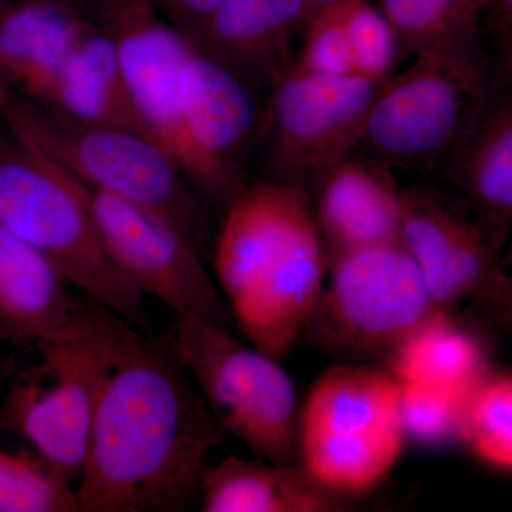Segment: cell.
Segmentation results:
<instances>
[{"instance_id":"cell-10","label":"cell","mask_w":512,"mask_h":512,"mask_svg":"<svg viewBox=\"0 0 512 512\" xmlns=\"http://www.w3.org/2000/svg\"><path fill=\"white\" fill-rule=\"evenodd\" d=\"M384 84V83H383ZM382 83L322 76L293 62L272 83L256 138L269 180L313 192L360 147L370 106Z\"/></svg>"},{"instance_id":"cell-20","label":"cell","mask_w":512,"mask_h":512,"mask_svg":"<svg viewBox=\"0 0 512 512\" xmlns=\"http://www.w3.org/2000/svg\"><path fill=\"white\" fill-rule=\"evenodd\" d=\"M200 495L205 512H332L340 495L326 490L301 466L227 457L207 467Z\"/></svg>"},{"instance_id":"cell-25","label":"cell","mask_w":512,"mask_h":512,"mask_svg":"<svg viewBox=\"0 0 512 512\" xmlns=\"http://www.w3.org/2000/svg\"><path fill=\"white\" fill-rule=\"evenodd\" d=\"M460 440L484 463L512 471V375H488L468 393Z\"/></svg>"},{"instance_id":"cell-24","label":"cell","mask_w":512,"mask_h":512,"mask_svg":"<svg viewBox=\"0 0 512 512\" xmlns=\"http://www.w3.org/2000/svg\"><path fill=\"white\" fill-rule=\"evenodd\" d=\"M77 511V490L63 471L33 448L10 451L0 446V512Z\"/></svg>"},{"instance_id":"cell-23","label":"cell","mask_w":512,"mask_h":512,"mask_svg":"<svg viewBox=\"0 0 512 512\" xmlns=\"http://www.w3.org/2000/svg\"><path fill=\"white\" fill-rule=\"evenodd\" d=\"M380 12L402 55H484L478 0H380Z\"/></svg>"},{"instance_id":"cell-29","label":"cell","mask_w":512,"mask_h":512,"mask_svg":"<svg viewBox=\"0 0 512 512\" xmlns=\"http://www.w3.org/2000/svg\"><path fill=\"white\" fill-rule=\"evenodd\" d=\"M473 302L491 328L512 332V245L501 258L493 281Z\"/></svg>"},{"instance_id":"cell-5","label":"cell","mask_w":512,"mask_h":512,"mask_svg":"<svg viewBox=\"0 0 512 512\" xmlns=\"http://www.w3.org/2000/svg\"><path fill=\"white\" fill-rule=\"evenodd\" d=\"M404 439L399 380L335 366L313 383L299 414V466L332 493H363L392 470Z\"/></svg>"},{"instance_id":"cell-3","label":"cell","mask_w":512,"mask_h":512,"mask_svg":"<svg viewBox=\"0 0 512 512\" xmlns=\"http://www.w3.org/2000/svg\"><path fill=\"white\" fill-rule=\"evenodd\" d=\"M0 224L90 301L150 333L144 295L110 254L82 181L9 131L0 136Z\"/></svg>"},{"instance_id":"cell-1","label":"cell","mask_w":512,"mask_h":512,"mask_svg":"<svg viewBox=\"0 0 512 512\" xmlns=\"http://www.w3.org/2000/svg\"><path fill=\"white\" fill-rule=\"evenodd\" d=\"M101 384L80 512L184 511L225 431L168 342L104 308Z\"/></svg>"},{"instance_id":"cell-12","label":"cell","mask_w":512,"mask_h":512,"mask_svg":"<svg viewBox=\"0 0 512 512\" xmlns=\"http://www.w3.org/2000/svg\"><path fill=\"white\" fill-rule=\"evenodd\" d=\"M82 184L110 254L143 295L160 299L175 315L234 332L231 309L190 239L160 215Z\"/></svg>"},{"instance_id":"cell-16","label":"cell","mask_w":512,"mask_h":512,"mask_svg":"<svg viewBox=\"0 0 512 512\" xmlns=\"http://www.w3.org/2000/svg\"><path fill=\"white\" fill-rule=\"evenodd\" d=\"M308 20L306 0H225L190 40L251 89L271 87L295 62L291 40Z\"/></svg>"},{"instance_id":"cell-8","label":"cell","mask_w":512,"mask_h":512,"mask_svg":"<svg viewBox=\"0 0 512 512\" xmlns=\"http://www.w3.org/2000/svg\"><path fill=\"white\" fill-rule=\"evenodd\" d=\"M39 352V365L6 399L0 426L20 434L70 480H80L106 376L104 306L79 302L69 328Z\"/></svg>"},{"instance_id":"cell-21","label":"cell","mask_w":512,"mask_h":512,"mask_svg":"<svg viewBox=\"0 0 512 512\" xmlns=\"http://www.w3.org/2000/svg\"><path fill=\"white\" fill-rule=\"evenodd\" d=\"M392 375L413 382L468 394L490 375L487 350L476 333L437 311L390 353Z\"/></svg>"},{"instance_id":"cell-6","label":"cell","mask_w":512,"mask_h":512,"mask_svg":"<svg viewBox=\"0 0 512 512\" xmlns=\"http://www.w3.org/2000/svg\"><path fill=\"white\" fill-rule=\"evenodd\" d=\"M167 342L225 433L259 460L299 466L298 394L278 360L190 316L175 315Z\"/></svg>"},{"instance_id":"cell-28","label":"cell","mask_w":512,"mask_h":512,"mask_svg":"<svg viewBox=\"0 0 512 512\" xmlns=\"http://www.w3.org/2000/svg\"><path fill=\"white\" fill-rule=\"evenodd\" d=\"M346 5L348 2L320 10L308 20L296 66L322 76H355L346 30Z\"/></svg>"},{"instance_id":"cell-7","label":"cell","mask_w":512,"mask_h":512,"mask_svg":"<svg viewBox=\"0 0 512 512\" xmlns=\"http://www.w3.org/2000/svg\"><path fill=\"white\" fill-rule=\"evenodd\" d=\"M487 83L484 55L413 57L380 87L359 148L392 168L443 165L476 124Z\"/></svg>"},{"instance_id":"cell-31","label":"cell","mask_w":512,"mask_h":512,"mask_svg":"<svg viewBox=\"0 0 512 512\" xmlns=\"http://www.w3.org/2000/svg\"><path fill=\"white\" fill-rule=\"evenodd\" d=\"M494 28L498 50L508 69L512 70V20L491 23Z\"/></svg>"},{"instance_id":"cell-34","label":"cell","mask_w":512,"mask_h":512,"mask_svg":"<svg viewBox=\"0 0 512 512\" xmlns=\"http://www.w3.org/2000/svg\"><path fill=\"white\" fill-rule=\"evenodd\" d=\"M2 2V0H0ZM9 86L8 80H6L5 73H3L2 64H0V107H2L3 100H5L6 94H8Z\"/></svg>"},{"instance_id":"cell-15","label":"cell","mask_w":512,"mask_h":512,"mask_svg":"<svg viewBox=\"0 0 512 512\" xmlns=\"http://www.w3.org/2000/svg\"><path fill=\"white\" fill-rule=\"evenodd\" d=\"M393 168L353 151L313 192V212L328 261L377 245L400 242L403 190Z\"/></svg>"},{"instance_id":"cell-30","label":"cell","mask_w":512,"mask_h":512,"mask_svg":"<svg viewBox=\"0 0 512 512\" xmlns=\"http://www.w3.org/2000/svg\"><path fill=\"white\" fill-rule=\"evenodd\" d=\"M158 13L173 20L175 28L188 39L207 22L225 0H148Z\"/></svg>"},{"instance_id":"cell-2","label":"cell","mask_w":512,"mask_h":512,"mask_svg":"<svg viewBox=\"0 0 512 512\" xmlns=\"http://www.w3.org/2000/svg\"><path fill=\"white\" fill-rule=\"evenodd\" d=\"M214 269L242 335L276 360L288 355L329 271L308 192L275 180L245 185L227 205Z\"/></svg>"},{"instance_id":"cell-17","label":"cell","mask_w":512,"mask_h":512,"mask_svg":"<svg viewBox=\"0 0 512 512\" xmlns=\"http://www.w3.org/2000/svg\"><path fill=\"white\" fill-rule=\"evenodd\" d=\"M46 256L0 224V339L39 350L69 328L79 302Z\"/></svg>"},{"instance_id":"cell-13","label":"cell","mask_w":512,"mask_h":512,"mask_svg":"<svg viewBox=\"0 0 512 512\" xmlns=\"http://www.w3.org/2000/svg\"><path fill=\"white\" fill-rule=\"evenodd\" d=\"M402 201L400 244L419 266L437 308L450 312L476 299L503 258L508 224L434 185L406 188Z\"/></svg>"},{"instance_id":"cell-22","label":"cell","mask_w":512,"mask_h":512,"mask_svg":"<svg viewBox=\"0 0 512 512\" xmlns=\"http://www.w3.org/2000/svg\"><path fill=\"white\" fill-rule=\"evenodd\" d=\"M443 165L464 197L491 217L512 221V103L494 109L484 104L466 140Z\"/></svg>"},{"instance_id":"cell-4","label":"cell","mask_w":512,"mask_h":512,"mask_svg":"<svg viewBox=\"0 0 512 512\" xmlns=\"http://www.w3.org/2000/svg\"><path fill=\"white\" fill-rule=\"evenodd\" d=\"M0 121L12 136L83 183L160 215L201 254L207 248V218L180 165L157 141L72 119L13 89L0 107Z\"/></svg>"},{"instance_id":"cell-19","label":"cell","mask_w":512,"mask_h":512,"mask_svg":"<svg viewBox=\"0 0 512 512\" xmlns=\"http://www.w3.org/2000/svg\"><path fill=\"white\" fill-rule=\"evenodd\" d=\"M37 103L84 123L133 131L157 141L128 90L113 37L92 19L52 89Z\"/></svg>"},{"instance_id":"cell-35","label":"cell","mask_w":512,"mask_h":512,"mask_svg":"<svg viewBox=\"0 0 512 512\" xmlns=\"http://www.w3.org/2000/svg\"><path fill=\"white\" fill-rule=\"evenodd\" d=\"M52 2L64 3V5L82 6L86 0H52Z\"/></svg>"},{"instance_id":"cell-18","label":"cell","mask_w":512,"mask_h":512,"mask_svg":"<svg viewBox=\"0 0 512 512\" xmlns=\"http://www.w3.org/2000/svg\"><path fill=\"white\" fill-rule=\"evenodd\" d=\"M89 25L82 6L2 0L0 64L9 86L29 99H45Z\"/></svg>"},{"instance_id":"cell-9","label":"cell","mask_w":512,"mask_h":512,"mask_svg":"<svg viewBox=\"0 0 512 512\" xmlns=\"http://www.w3.org/2000/svg\"><path fill=\"white\" fill-rule=\"evenodd\" d=\"M303 335L339 355L390 356L440 311L419 266L400 242L357 249L333 259Z\"/></svg>"},{"instance_id":"cell-27","label":"cell","mask_w":512,"mask_h":512,"mask_svg":"<svg viewBox=\"0 0 512 512\" xmlns=\"http://www.w3.org/2000/svg\"><path fill=\"white\" fill-rule=\"evenodd\" d=\"M346 30L355 76L386 83L393 76L402 52L383 13L367 0H350L346 5Z\"/></svg>"},{"instance_id":"cell-32","label":"cell","mask_w":512,"mask_h":512,"mask_svg":"<svg viewBox=\"0 0 512 512\" xmlns=\"http://www.w3.org/2000/svg\"><path fill=\"white\" fill-rule=\"evenodd\" d=\"M483 18L488 22L512 20V0H478Z\"/></svg>"},{"instance_id":"cell-26","label":"cell","mask_w":512,"mask_h":512,"mask_svg":"<svg viewBox=\"0 0 512 512\" xmlns=\"http://www.w3.org/2000/svg\"><path fill=\"white\" fill-rule=\"evenodd\" d=\"M467 396L427 384L400 382L404 434L429 447L444 446L460 439Z\"/></svg>"},{"instance_id":"cell-14","label":"cell","mask_w":512,"mask_h":512,"mask_svg":"<svg viewBox=\"0 0 512 512\" xmlns=\"http://www.w3.org/2000/svg\"><path fill=\"white\" fill-rule=\"evenodd\" d=\"M181 106L188 133L229 204L245 187L242 157L258 133L255 94L227 64L192 43L181 72Z\"/></svg>"},{"instance_id":"cell-11","label":"cell","mask_w":512,"mask_h":512,"mask_svg":"<svg viewBox=\"0 0 512 512\" xmlns=\"http://www.w3.org/2000/svg\"><path fill=\"white\" fill-rule=\"evenodd\" d=\"M83 10L113 37L128 90L158 143L202 194L228 205L217 175L185 126L181 72L191 40L148 0H86Z\"/></svg>"},{"instance_id":"cell-33","label":"cell","mask_w":512,"mask_h":512,"mask_svg":"<svg viewBox=\"0 0 512 512\" xmlns=\"http://www.w3.org/2000/svg\"><path fill=\"white\" fill-rule=\"evenodd\" d=\"M306 2H308L309 19H311L320 10L342 5V3L350 2V0H306Z\"/></svg>"}]
</instances>
